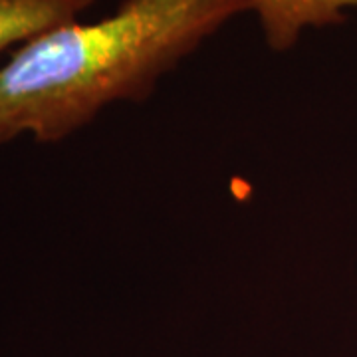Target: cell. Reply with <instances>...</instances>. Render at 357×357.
Segmentation results:
<instances>
[{"instance_id":"cell-1","label":"cell","mask_w":357,"mask_h":357,"mask_svg":"<svg viewBox=\"0 0 357 357\" xmlns=\"http://www.w3.org/2000/svg\"><path fill=\"white\" fill-rule=\"evenodd\" d=\"M246 0H121L28 40L0 66V147L72 137L115 103L145 102L159 82L234 18Z\"/></svg>"},{"instance_id":"cell-3","label":"cell","mask_w":357,"mask_h":357,"mask_svg":"<svg viewBox=\"0 0 357 357\" xmlns=\"http://www.w3.org/2000/svg\"><path fill=\"white\" fill-rule=\"evenodd\" d=\"M98 0H0V56L56 26L82 18Z\"/></svg>"},{"instance_id":"cell-2","label":"cell","mask_w":357,"mask_h":357,"mask_svg":"<svg viewBox=\"0 0 357 357\" xmlns=\"http://www.w3.org/2000/svg\"><path fill=\"white\" fill-rule=\"evenodd\" d=\"M246 4L272 52H290L304 32L340 24L349 8H357V0H246Z\"/></svg>"}]
</instances>
